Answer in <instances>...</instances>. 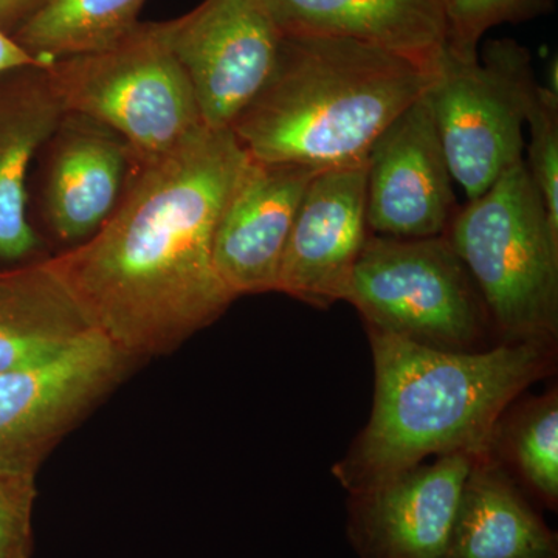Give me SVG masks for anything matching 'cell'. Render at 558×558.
Returning <instances> with one entry per match:
<instances>
[{
	"instance_id": "6da1fadb",
	"label": "cell",
	"mask_w": 558,
	"mask_h": 558,
	"mask_svg": "<svg viewBox=\"0 0 558 558\" xmlns=\"http://www.w3.org/2000/svg\"><path fill=\"white\" fill-rule=\"evenodd\" d=\"M247 160L230 128L202 124L135 163L97 233L46 259L84 317L128 357L178 348L236 300L216 271L213 241Z\"/></svg>"
},
{
	"instance_id": "7a4b0ae2",
	"label": "cell",
	"mask_w": 558,
	"mask_h": 558,
	"mask_svg": "<svg viewBox=\"0 0 558 558\" xmlns=\"http://www.w3.org/2000/svg\"><path fill=\"white\" fill-rule=\"evenodd\" d=\"M366 330L376 371L373 413L332 468L349 494L429 457L492 453L510 403L553 368L554 344L499 343L461 352Z\"/></svg>"
},
{
	"instance_id": "3957f363",
	"label": "cell",
	"mask_w": 558,
	"mask_h": 558,
	"mask_svg": "<svg viewBox=\"0 0 558 558\" xmlns=\"http://www.w3.org/2000/svg\"><path fill=\"white\" fill-rule=\"evenodd\" d=\"M435 72L355 40L282 35L259 94L230 130L256 160L314 170L365 163Z\"/></svg>"
},
{
	"instance_id": "277c9868",
	"label": "cell",
	"mask_w": 558,
	"mask_h": 558,
	"mask_svg": "<svg viewBox=\"0 0 558 558\" xmlns=\"http://www.w3.org/2000/svg\"><path fill=\"white\" fill-rule=\"evenodd\" d=\"M446 236L501 343L556 344L558 234L524 160L458 209Z\"/></svg>"
},
{
	"instance_id": "5b68a950",
	"label": "cell",
	"mask_w": 558,
	"mask_h": 558,
	"mask_svg": "<svg viewBox=\"0 0 558 558\" xmlns=\"http://www.w3.org/2000/svg\"><path fill=\"white\" fill-rule=\"evenodd\" d=\"M46 70L65 113L116 132L135 163L167 153L204 124L165 22L140 24L108 49L60 58Z\"/></svg>"
},
{
	"instance_id": "8992f818",
	"label": "cell",
	"mask_w": 558,
	"mask_h": 558,
	"mask_svg": "<svg viewBox=\"0 0 558 558\" xmlns=\"http://www.w3.org/2000/svg\"><path fill=\"white\" fill-rule=\"evenodd\" d=\"M347 301L366 329L429 348L476 351L490 329L478 289L446 234H369Z\"/></svg>"
},
{
	"instance_id": "52a82bcc",
	"label": "cell",
	"mask_w": 558,
	"mask_h": 558,
	"mask_svg": "<svg viewBox=\"0 0 558 558\" xmlns=\"http://www.w3.org/2000/svg\"><path fill=\"white\" fill-rule=\"evenodd\" d=\"M538 86L531 53L517 40H492L483 58L444 50L425 95L451 178L469 201L523 160V124Z\"/></svg>"
},
{
	"instance_id": "ba28073f",
	"label": "cell",
	"mask_w": 558,
	"mask_h": 558,
	"mask_svg": "<svg viewBox=\"0 0 558 558\" xmlns=\"http://www.w3.org/2000/svg\"><path fill=\"white\" fill-rule=\"evenodd\" d=\"M165 25L172 53L193 86L202 121L231 128L277 62L282 35L266 0H204Z\"/></svg>"
},
{
	"instance_id": "9c48e42d",
	"label": "cell",
	"mask_w": 558,
	"mask_h": 558,
	"mask_svg": "<svg viewBox=\"0 0 558 558\" xmlns=\"http://www.w3.org/2000/svg\"><path fill=\"white\" fill-rule=\"evenodd\" d=\"M95 330L60 357L0 374V470L39 462L123 373L126 360Z\"/></svg>"
},
{
	"instance_id": "30bf717a",
	"label": "cell",
	"mask_w": 558,
	"mask_h": 558,
	"mask_svg": "<svg viewBox=\"0 0 558 558\" xmlns=\"http://www.w3.org/2000/svg\"><path fill=\"white\" fill-rule=\"evenodd\" d=\"M425 94L381 132L366 157L371 234L440 236L457 215L454 180Z\"/></svg>"
},
{
	"instance_id": "8fae6325",
	"label": "cell",
	"mask_w": 558,
	"mask_h": 558,
	"mask_svg": "<svg viewBox=\"0 0 558 558\" xmlns=\"http://www.w3.org/2000/svg\"><path fill=\"white\" fill-rule=\"evenodd\" d=\"M451 453L351 494L348 537L360 558H447L451 529L473 462Z\"/></svg>"
},
{
	"instance_id": "7c38bea8",
	"label": "cell",
	"mask_w": 558,
	"mask_h": 558,
	"mask_svg": "<svg viewBox=\"0 0 558 558\" xmlns=\"http://www.w3.org/2000/svg\"><path fill=\"white\" fill-rule=\"evenodd\" d=\"M369 234L366 161L319 170L290 231L277 292L323 311L347 301Z\"/></svg>"
},
{
	"instance_id": "4fadbf2b",
	"label": "cell",
	"mask_w": 558,
	"mask_h": 558,
	"mask_svg": "<svg viewBox=\"0 0 558 558\" xmlns=\"http://www.w3.org/2000/svg\"><path fill=\"white\" fill-rule=\"evenodd\" d=\"M318 171L248 156L220 213L213 241L216 271L234 299L277 292L290 231Z\"/></svg>"
},
{
	"instance_id": "5bb4252c",
	"label": "cell",
	"mask_w": 558,
	"mask_h": 558,
	"mask_svg": "<svg viewBox=\"0 0 558 558\" xmlns=\"http://www.w3.org/2000/svg\"><path fill=\"white\" fill-rule=\"evenodd\" d=\"M281 35L341 38L436 72L447 44L439 0H266Z\"/></svg>"
},
{
	"instance_id": "9a60e30c",
	"label": "cell",
	"mask_w": 558,
	"mask_h": 558,
	"mask_svg": "<svg viewBox=\"0 0 558 558\" xmlns=\"http://www.w3.org/2000/svg\"><path fill=\"white\" fill-rule=\"evenodd\" d=\"M54 135L47 219L60 240L83 242L97 233L119 205L134 157L116 132L76 113H65Z\"/></svg>"
},
{
	"instance_id": "2e32d148",
	"label": "cell",
	"mask_w": 558,
	"mask_h": 558,
	"mask_svg": "<svg viewBox=\"0 0 558 558\" xmlns=\"http://www.w3.org/2000/svg\"><path fill=\"white\" fill-rule=\"evenodd\" d=\"M65 110L46 68L0 76V259L21 260L39 238L28 222L27 178L40 146L53 137Z\"/></svg>"
},
{
	"instance_id": "e0dca14e",
	"label": "cell",
	"mask_w": 558,
	"mask_h": 558,
	"mask_svg": "<svg viewBox=\"0 0 558 558\" xmlns=\"http://www.w3.org/2000/svg\"><path fill=\"white\" fill-rule=\"evenodd\" d=\"M447 558H558L556 534L492 453L470 469Z\"/></svg>"
},
{
	"instance_id": "ac0fdd59",
	"label": "cell",
	"mask_w": 558,
	"mask_h": 558,
	"mask_svg": "<svg viewBox=\"0 0 558 558\" xmlns=\"http://www.w3.org/2000/svg\"><path fill=\"white\" fill-rule=\"evenodd\" d=\"M95 330L47 260L0 271V374L60 357Z\"/></svg>"
},
{
	"instance_id": "d6986e66",
	"label": "cell",
	"mask_w": 558,
	"mask_h": 558,
	"mask_svg": "<svg viewBox=\"0 0 558 558\" xmlns=\"http://www.w3.org/2000/svg\"><path fill=\"white\" fill-rule=\"evenodd\" d=\"M146 0H46L13 38L44 62L105 50L138 27Z\"/></svg>"
},
{
	"instance_id": "ffe728a7",
	"label": "cell",
	"mask_w": 558,
	"mask_h": 558,
	"mask_svg": "<svg viewBox=\"0 0 558 558\" xmlns=\"http://www.w3.org/2000/svg\"><path fill=\"white\" fill-rule=\"evenodd\" d=\"M506 454L549 509L558 502V396L556 389L521 403L505 427Z\"/></svg>"
},
{
	"instance_id": "44dd1931",
	"label": "cell",
	"mask_w": 558,
	"mask_h": 558,
	"mask_svg": "<svg viewBox=\"0 0 558 558\" xmlns=\"http://www.w3.org/2000/svg\"><path fill=\"white\" fill-rule=\"evenodd\" d=\"M447 24L446 49L478 57L481 38L490 28L519 24L550 10L554 0H439Z\"/></svg>"
},
{
	"instance_id": "7402d4cb",
	"label": "cell",
	"mask_w": 558,
	"mask_h": 558,
	"mask_svg": "<svg viewBox=\"0 0 558 558\" xmlns=\"http://www.w3.org/2000/svg\"><path fill=\"white\" fill-rule=\"evenodd\" d=\"M531 131L526 168L545 204L550 229L558 234V97L557 89L538 86L529 109Z\"/></svg>"
},
{
	"instance_id": "603a6c76",
	"label": "cell",
	"mask_w": 558,
	"mask_h": 558,
	"mask_svg": "<svg viewBox=\"0 0 558 558\" xmlns=\"http://www.w3.org/2000/svg\"><path fill=\"white\" fill-rule=\"evenodd\" d=\"M35 473L0 470V558H31Z\"/></svg>"
},
{
	"instance_id": "cb8c5ba5",
	"label": "cell",
	"mask_w": 558,
	"mask_h": 558,
	"mask_svg": "<svg viewBox=\"0 0 558 558\" xmlns=\"http://www.w3.org/2000/svg\"><path fill=\"white\" fill-rule=\"evenodd\" d=\"M50 62H44L33 57L27 50L22 49L13 36L0 28V76L13 72V70L47 68Z\"/></svg>"
},
{
	"instance_id": "d4e9b609",
	"label": "cell",
	"mask_w": 558,
	"mask_h": 558,
	"mask_svg": "<svg viewBox=\"0 0 558 558\" xmlns=\"http://www.w3.org/2000/svg\"><path fill=\"white\" fill-rule=\"evenodd\" d=\"M44 2L46 0H0V28L13 36Z\"/></svg>"
}]
</instances>
